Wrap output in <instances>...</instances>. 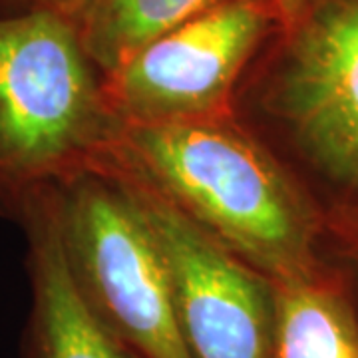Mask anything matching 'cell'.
Listing matches in <instances>:
<instances>
[{"label": "cell", "mask_w": 358, "mask_h": 358, "mask_svg": "<svg viewBox=\"0 0 358 358\" xmlns=\"http://www.w3.org/2000/svg\"><path fill=\"white\" fill-rule=\"evenodd\" d=\"M110 155L273 282L315 277L308 205L229 115L122 124Z\"/></svg>", "instance_id": "6da1fadb"}, {"label": "cell", "mask_w": 358, "mask_h": 358, "mask_svg": "<svg viewBox=\"0 0 358 358\" xmlns=\"http://www.w3.org/2000/svg\"><path fill=\"white\" fill-rule=\"evenodd\" d=\"M96 70L64 16H0V211L22 221L40 193L110 157L122 124Z\"/></svg>", "instance_id": "7a4b0ae2"}, {"label": "cell", "mask_w": 358, "mask_h": 358, "mask_svg": "<svg viewBox=\"0 0 358 358\" xmlns=\"http://www.w3.org/2000/svg\"><path fill=\"white\" fill-rule=\"evenodd\" d=\"M60 229L78 287L145 358H193L154 235L122 183L98 169L58 189Z\"/></svg>", "instance_id": "3957f363"}, {"label": "cell", "mask_w": 358, "mask_h": 358, "mask_svg": "<svg viewBox=\"0 0 358 358\" xmlns=\"http://www.w3.org/2000/svg\"><path fill=\"white\" fill-rule=\"evenodd\" d=\"M115 162L102 169L122 183L154 235L192 357L273 358L275 287L148 179L134 169L128 176Z\"/></svg>", "instance_id": "277c9868"}, {"label": "cell", "mask_w": 358, "mask_h": 358, "mask_svg": "<svg viewBox=\"0 0 358 358\" xmlns=\"http://www.w3.org/2000/svg\"><path fill=\"white\" fill-rule=\"evenodd\" d=\"M267 92L299 154L358 197V0H305Z\"/></svg>", "instance_id": "5b68a950"}, {"label": "cell", "mask_w": 358, "mask_h": 358, "mask_svg": "<svg viewBox=\"0 0 358 358\" xmlns=\"http://www.w3.org/2000/svg\"><path fill=\"white\" fill-rule=\"evenodd\" d=\"M279 18L271 0H221L103 78L120 124L223 117L247 60Z\"/></svg>", "instance_id": "8992f818"}, {"label": "cell", "mask_w": 358, "mask_h": 358, "mask_svg": "<svg viewBox=\"0 0 358 358\" xmlns=\"http://www.w3.org/2000/svg\"><path fill=\"white\" fill-rule=\"evenodd\" d=\"M32 277V358H131L78 287L66 255L58 189L34 197L22 217Z\"/></svg>", "instance_id": "52a82bcc"}, {"label": "cell", "mask_w": 358, "mask_h": 358, "mask_svg": "<svg viewBox=\"0 0 358 358\" xmlns=\"http://www.w3.org/2000/svg\"><path fill=\"white\" fill-rule=\"evenodd\" d=\"M221 0H98L72 20L102 78Z\"/></svg>", "instance_id": "ba28073f"}, {"label": "cell", "mask_w": 358, "mask_h": 358, "mask_svg": "<svg viewBox=\"0 0 358 358\" xmlns=\"http://www.w3.org/2000/svg\"><path fill=\"white\" fill-rule=\"evenodd\" d=\"M273 287V358H358L357 319L334 289L315 277Z\"/></svg>", "instance_id": "9c48e42d"}, {"label": "cell", "mask_w": 358, "mask_h": 358, "mask_svg": "<svg viewBox=\"0 0 358 358\" xmlns=\"http://www.w3.org/2000/svg\"><path fill=\"white\" fill-rule=\"evenodd\" d=\"M94 2H98V0H28V6H36V8L60 14L72 22Z\"/></svg>", "instance_id": "30bf717a"}, {"label": "cell", "mask_w": 358, "mask_h": 358, "mask_svg": "<svg viewBox=\"0 0 358 358\" xmlns=\"http://www.w3.org/2000/svg\"><path fill=\"white\" fill-rule=\"evenodd\" d=\"M273 6H275V13H277V18H279V26L282 30L289 28L296 20V16L301 13L305 0H271Z\"/></svg>", "instance_id": "8fae6325"}, {"label": "cell", "mask_w": 358, "mask_h": 358, "mask_svg": "<svg viewBox=\"0 0 358 358\" xmlns=\"http://www.w3.org/2000/svg\"><path fill=\"white\" fill-rule=\"evenodd\" d=\"M0 2H14V0H0ZM16 2H28V0H16Z\"/></svg>", "instance_id": "7c38bea8"}]
</instances>
